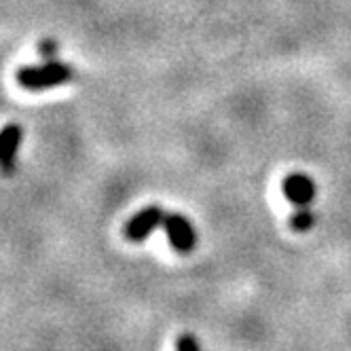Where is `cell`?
<instances>
[{"instance_id": "3957f363", "label": "cell", "mask_w": 351, "mask_h": 351, "mask_svg": "<svg viewBox=\"0 0 351 351\" xmlns=\"http://www.w3.org/2000/svg\"><path fill=\"white\" fill-rule=\"evenodd\" d=\"M163 220H165V216L159 206H148L128 220V224H125V229H123L125 239L132 243H140L153 233L159 224H163Z\"/></svg>"}, {"instance_id": "6da1fadb", "label": "cell", "mask_w": 351, "mask_h": 351, "mask_svg": "<svg viewBox=\"0 0 351 351\" xmlns=\"http://www.w3.org/2000/svg\"><path fill=\"white\" fill-rule=\"evenodd\" d=\"M17 83L28 89V91H43V89H51V87H60L68 81L74 79V70L68 64L49 60L43 66H26L19 68L15 74Z\"/></svg>"}, {"instance_id": "52a82bcc", "label": "cell", "mask_w": 351, "mask_h": 351, "mask_svg": "<svg viewBox=\"0 0 351 351\" xmlns=\"http://www.w3.org/2000/svg\"><path fill=\"white\" fill-rule=\"evenodd\" d=\"M176 351H202V345L191 332H184L176 339Z\"/></svg>"}, {"instance_id": "277c9868", "label": "cell", "mask_w": 351, "mask_h": 351, "mask_svg": "<svg viewBox=\"0 0 351 351\" xmlns=\"http://www.w3.org/2000/svg\"><path fill=\"white\" fill-rule=\"evenodd\" d=\"M282 189L286 199L296 208H307L315 197V184L305 173H288Z\"/></svg>"}, {"instance_id": "ba28073f", "label": "cell", "mask_w": 351, "mask_h": 351, "mask_svg": "<svg viewBox=\"0 0 351 351\" xmlns=\"http://www.w3.org/2000/svg\"><path fill=\"white\" fill-rule=\"evenodd\" d=\"M56 51H58V45H56L53 40H45V43H40V53H43L45 60H51V58L56 56Z\"/></svg>"}, {"instance_id": "8992f818", "label": "cell", "mask_w": 351, "mask_h": 351, "mask_svg": "<svg viewBox=\"0 0 351 351\" xmlns=\"http://www.w3.org/2000/svg\"><path fill=\"white\" fill-rule=\"evenodd\" d=\"M313 222H315V218H313L311 210H307V208H298V212L290 218V227H292L294 231H298V233H305V231H309V229L313 227Z\"/></svg>"}, {"instance_id": "7a4b0ae2", "label": "cell", "mask_w": 351, "mask_h": 351, "mask_svg": "<svg viewBox=\"0 0 351 351\" xmlns=\"http://www.w3.org/2000/svg\"><path fill=\"white\" fill-rule=\"evenodd\" d=\"M163 229L167 235V241L171 245L173 252L178 254H191L197 247V233L195 227L189 218H184L182 214H169L163 220Z\"/></svg>"}, {"instance_id": "5b68a950", "label": "cell", "mask_w": 351, "mask_h": 351, "mask_svg": "<svg viewBox=\"0 0 351 351\" xmlns=\"http://www.w3.org/2000/svg\"><path fill=\"white\" fill-rule=\"evenodd\" d=\"M23 138V130L17 123H9L0 130V171L11 173L15 169V157Z\"/></svg>"}]
</instances>
